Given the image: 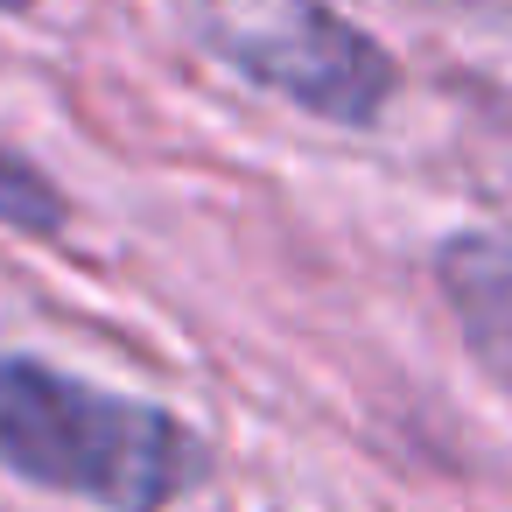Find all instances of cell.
I'll return each instance as SVG.
<instances>
[{
  "instance_id": "cell-2",
  "label": "cell",
  "mask_w": 512,
  "mask_h": 512,
  "mask_svg": "<svg viewBox=\"0 0 512 512\" xmlns=\"http://www.w3.org/2000/svg\"><path fill=\"white\" fill-rule=\"evenodd\" d=\"M218 57L337 127H372L400 92L393 50L330 0H232L218 22Z\"/></svg>"
},
{
  "instance_id": "cell-5",
  "label": "cell",
  "mask_w": 512,
  "mask_h": 512,
  "mask_svg": "<svg viewBox=\"0 0 512 512\" xmlns=\"http://www.w3.org/2000/svg\"><path fill=\"white\" fill-rule=\"evenodd\" d=\"M22 8H29V0H0V15H22Z\"/></svg>"
},
{
  "instance_id": "cell-3",
  "label": "cell",
  "mask_w": 512,
  "mask_h": 512,
  "mask_svg": "<svg viewBox=\"0 0 512 512\" xmlns=\"http://www.w3.org/2000/svg\"><path fill=\"white\" fill-rule=\"evenodd\" d=\"M435 288L470 344V358L512 393V239L456 232L435 246Z\"/></svg>"
},
{
  "instance_id": "cell-1",
  "label": "cell",
  "mask_w": 512,
  "mask_h": 512,
  "mask_svg": "<svg viewBox=\"0 0 512 512\" xmlns=\"http://www.w3.org/2000/svg\"><path fill=\"white\" fill-rule=\"evenodd\" d=\"M0 463L113 512H162L211 470L204 435L176 414L36 358H0Z\"/></svg>"
},
{
  "instance_id": "cell-4",
  "label": "cell",
  "mask_w": 512,
  "mask_h": 512,
  "mask_svg": "<svg viewBox=\"0 0 512 512\" xmlns=\"http://www.w3.org/2000/svg\"><path fill=\"white\" fill-rule=\"evenodd\" d=\"M0 225H22V232H57L64 225V197L36 169H22L15 155H0Z\"/></svg>"
}]
</instances>
